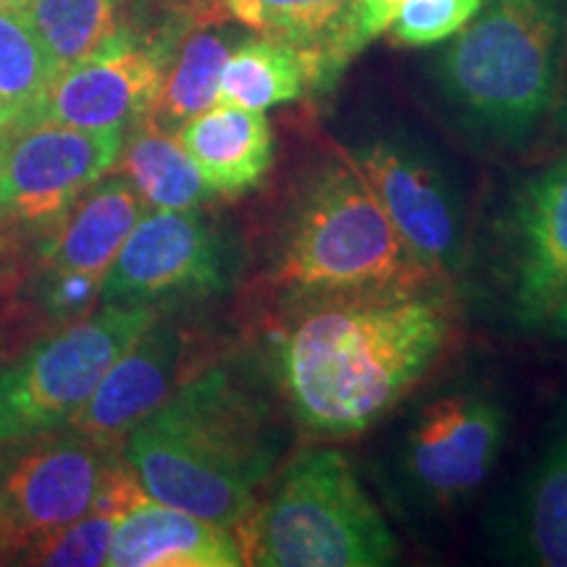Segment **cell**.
<instances>
[{
    "label": "cell",
    "mask_w": 567,
    "mask_h": 567,
    "mask_svg": "<svg viewBox=\"0 0 567 567\" xmlns=\"http://www.w3.org/2000/svg\"><path fill=\"white\" fill-rule=\"evenodd\" d=\"M446 284L287 305L271 334V368L297 425L321 439H350L400 405L457 331Z\"/></svg>",
    "instance_id": "cell-1"
},
{
    "label": "cell",
    "mask_w": 567,
    "mask_h": 567,
    "mask_svg": "<svg viewBox=\"0 0 567 567\" xmlns=\"http://www.w3.org/2000/svg\"><path fill=\"white\" fill-rule=\"evenodd\" d=\"M279 450L271 413L226 368L176 389L122 444L151 499L231 530L258 507Z\"/></svg>",
    "instance_id": "cell-2"
},
{
    "label": "cell",
    "mask_w": 567,
    "mask_h": 567,
    "mask_svg": "<svg viewBox=\"0 0 567 567\" xmlns=\"http://www.w3.org/2000/svg\"><path fill=\"white\" fill-rule=\"evenodd\" d=\"M567 0H486L431 61L457 126L488 145L530 140L563 95Z\"/></svg>",
    "instance_id": "cell-3"
},
{
    "label": "cell",
    "mask_w": 567,
    "mask_h": 567,
    "mask_svg": "<svg viewBox=\"0 0 567 567\" xmlns=\"http://www.w3.org/2000/svg\"><path fill=\"white\" fill-rule=\"evenodd\" d=\"M442 281L425 274L344 153L316 163L289 197L268 287L279 305Z\"/></svg>",
    "instance_id": "cell-4"
},
{
    "label": "cell",
    "mask_w": 567,
    "mask_h": 567,
    "mask_svg": "<svg viewBox=\"0 0 567 567\" xmlns=\"http://www.w3.org/2000/svg\"><path fill=\"white\" fill-rule=\"evenodd\" d=\"M234 534L245 565L381 567L396 557L392 528L350 460L323 446L289 460Z\"/></svg>",
    "instance_id": "cell-5"
},
{
    "label": "cell",
    "mask_w": 567,
    "mask_h": 567,
    "mask_svg": "<svg viewBox=\"0 0 567 567\" xmlns=\"http://www.w3.org/2000/svg\"><path fill=\"white\" fill-rule=\"evenodd\" d=\"M155 318L151 305H103L95 316L40 339L0 371V442L69 425Z\"/></svg>",
    "instance_id": "cell-6"
},
{
    "label": "cell",
    "mask_w": 567,
    "mask_h": 567,
    "mask_svg": "<svg viewBox=\"0 0 567 567\" xmlns=\"http://www.w3.org/2000/svg\"><path fill=\"white\" fill-rule=\"evenodd\" d=\"M113 455L74 429L0 442V563H21L90 513Z\"/></svg>",
    "instance_id": "cell-7"
},
{
    "label": "cell",
    "mask_w": 567,
    "mask_h": 567,
    "mask_svg": "<svg viewBox=\"0 0 567 567\" xmlns=\"http://www.w3.org/2000/svg\"><path fill=\"white\" fill-rule=\"evenodd\" d=\"M342 153L363 174L415 264L450 281L465 266L467 221L446 163L405 134L365 140Z\"/></svg>",
    "instance_id": "cell-8"
},
{
    "label": "cell",
    "mask_w": 567,
    "mask_h": 567,
    "mask_svg": "<svg viewBox=\"0 0 567 567\" xmlns=\"http://www.w3.org/2000/svg\"><path fill=\"white\" fill-rule=\"evenodd\" d=\"M507 408L476 389L431 400L396 452L405 494L429 509H457L481 492L507 439Z\"/></svg>",
    "instance_id": "cell-9"
},
{
    "label": "cell",
    "mask_w": 567,
    "mask_h": 567,
    "mask_svg": "<svg viewBox=\"0 0 567 567\" xmlns=\"http://www.w3.org/2000/svg\"><path fill=\"white\" fill-rule=\"evenodd\" d=\"M187 32L132 27L122 19L101 51L63 69L30 126L59 124L87 132H126L151 116L168 63Z\"/></svg>",
    "instance_id": "cell-10"
},
{
    "label": "cell",
    "mask_w": 567,
    "mask_h": 567,
    "mask_svg": "<svg viewBox=\"0 0 567 567\" xmlns=\"http://www.w3.org/2000/svg\"><path fill=\"white\" fill-rule=\"evenodd\" d=\"M234 274L226 237L200 208L145 210L101 287L103 305H153L221 292Z\"/></svg>",
    "instance_id": "cell-11"
},
{
    "label": "cell",
    "mask_w": 567,
    "mask_h": 567,
    "mask_svg": "<svg viewBox=\"0 0 567 567\" xmlns=\"http://www.w3.org/2000/svg\"><path fill=\"white\" fill-rule=\"evenodd\" d=\"M126 132L38 124L0 137V224L59 221L118 163Z\"/></svg>",
    "instance_id": "cell-12"
},
{
    "label": "cell",
    "mask_w": 567,
    "mask_h": 567,
    "mask_svg": "<svg viewBox=\"0 0 567 567\" xmlns=\"http://www.w3.org/2000/svg\"><path fill=\"white\" fill-rule=\"evenodd\" d=\"M507 279L517 321L526 326L547 323L567 297V153L513 197Z\"/></svg>",
    "instance_id": "cell-13"
},
{
    "label": "cell",
    "mask_w": 567,
    "mask_h": 567,
    "mask_svg": "<svg viewBox=\"0 0 567 567\" xmlns=\"http://www.w3.org/2000/svg\"><path fill=\"white\" fill-rule=\"evenodd\" d=\"M182 352V331L155 318L109 368L80 413L71 417L69 429L101 446L122 450L130 431L174 394Z\"/></svg>",
    "instance_id": "cell-14"
},
{
    "label": "cell",
    "mask_w": 567,
    "mask_h": 567,
    "mask_svg": "<svg viewBox=\"0 0 567 567\" xmlns=\"http://www.w3.org/2000/svg\"><path fill=\"white\" fill-rule=\"evenodd\" d=\"M109 565L239 567L245 565V551L231 528L145 496L116 523Z\"/></svg>",
    "instance_id": "cell-15"
},
{
    "label": "cell",
    "mask_w": 567,
    "mask_h": 567,
    "mask_svg": "<svg viewBox=\"0 0 567 567\" xmlns=\"http://www.w3.org/2000/svg\"><path fill=\"white\" fill-rule=\"evenodd\" d=\"M176 140L213 195L239 197L250 193L274 166V130L264 111L216 103L184 122Z\"/></svg>",
    "instance_id": "cell-16"
},
{
    "label": "cell",
    "mask_w": 567,
    "mask_h": 567,
    "mask_svg": "<svg viewBox=\"0 0 567 567\" xmlns=\"http://www.w3.org/2000/svg\"><path fill=\"white\" fill-rule=\"evenodd\" d=\"M321 90H329L323 51L268 34H245L224 63L218 103L266 113Z\"/></svg>",
    "instance_id": "cell-17"
},
{
    "label": "cell",
    "mask_w": 567,
    "mask_h": 567,
    "mask_svg": "<svg viewBox=\"0 0 567 567\" xmlns=\"http://www.w3.org/2000/svg\"><path fill=\"white\" fill-rule=\"evenodd\" d=\"M145 210V200L126 176L105 174L63 216V226L45 247L48 266L105 279Z\"/></svg>",
    "instance_id": "cell-18"
},
{
    "label": "cell",
    "mask_w": 567,
    "mask_h": 567,
    "mask_svg": "<svg viewBox=\"0 0 567 567\" xmlns=\"http://www.w3.org/2000/svg\"><path fill=\"white\" fill-rule=\"evenodd\" d=\"M502 538L515 563L567 567V421L517 488Z\"/></svg>",
    "instance_id": "cell-19"
},
{
    "label": "cell",
    "mask_w": 567,
    "mask_h": 567,
    "mask_svg": "<svg viewBox=\"0 0 567 567\" xmlns=\"http://www.w3.org/2000/svg\"><path fill=\"white\" fill-rule=\"evenodd\" d=\"M243 38L231 21H203L184 34L151 111L153 122L176 134L184 122L216 105L224 63Z\"/></svg>",
    "instance_id": "cell-20"
},
{
    "label": "cell",
    "mask_w": 567,
    "mask_h": 567,
    "mask_svg": "<svg viewBox=\"0 0 567 567\" xmlns=\"http://www.w3.org/2000/svg\"><path fill=\"white\" fill-rule=\"evenodd\" d=\"M118 161L151 210L200 208L216 197L176 134L163 130L151 116L126 130Z\"/></svg>",
    "instance_id": "cell-21"
},
{
    "label": "cell",
    "mask_w": 567,
    "mask_h": 567,
    "mask_svg": "<svg viewBox=\"0 0 567 567\" xmlns=\"http://www.w3.org/2000/svg\"><path fill=\"white\" fill-rule=\"evenodd\" d=\"M126 0H24L13 9L59 69L87 59L116 34Z\"/></svg>",
    "instance_id": "cell-22"
},
{
    "label": "cell",
    "mask_w": 567,
    "mask_h": 567,
    "mask_svg": "<svg viewBox=\"0 0 567 567\" xmlns=\"http://www.w3.org/2000/svg\"><path fill=\"white\" fill-rule=\"evenodd\" d=\"M210 21L329 51L352 0H197Z\"/></svg>",
    "instance_id": "cell-23"
},
{
    "label": "cell",
    "mask_w": 567,
    "mask_h": 567,
    "mask_svg": "<svg viewBox=\"0 0 567 567\" xmlns=\"http://www.w3.org/2000/svg\"><path fill=\"white\" fill-rule=\"evenodd\" d=\"M59 69L13 9H0V137L34 122Z\"/></svg>",
    "instance_id": "cell-24"
},
{
    "label": "cell",
    "mask_w": 567,
    "mask_h": 567,
    "mask_svg": "<svg viewBox=\"0 0 567 567\" xmlns=\"http://www.w3.org/2000/svg\"><path fill=\"white\" fill-rule=\"evenodd\" d=\"M118 515L90 509L59 534L34 547L21 559V565H51V567H97L109 565L111 542Z\"/></svg>",
    "instance_id": "cell-25"
},
{
    "label": "cell",
    "mask_w": 567,
    "mask_h": 567,
    "mask_svg": "<svg viewBox=\"0 0 567 567\" xmlns=\"http://www.w3.org/2000/svg\"><path fill=\"white\" fill-rule=\"evenodd\" d=\"M486 0H410L389 34L402 48H434L463 30Z\"/></svg>",
    "instance_id": "cell-26"
},
{
    "label": "cell",
    "mask_w": 567,
    "mask_h": 567,
    "mask_svg": "<svg viewBox=\"0 0 567 567\" xmlns=\"http://www.w3.org/2000/svg\"><path fill=\"white\" fill-rule=\"evenodd\" d=\"M410 0H352L344 13L342 27L326 51V76L329 87L339 80L347 63L358 59L375 38L389 32L396 13L405 9Z\"/></svg>",
    "instance_id": "cell-27"
},
{
    "label": "cell",
    "mask_w": 567,
    "mask_h": 567,
    "mask_svg": "<svg viewBox=\"0 0 567 567\" xmlns=\"http://www.w3.org/2000/svg\"><path fill=\"white\" fill-rule=\"evenodd\" d=\"M45 287V308L55 318H80L95 302H101V276L80 271H55Z\"/></svg>",
    "instance_id": "cell-28"
},
{
    "label": "cell",
    "mask_w": 567,
    "mask_h": 567,
    "mask_svg": "<svg viewBox=\"0 0 567 567\" xmlns=\"http://www.w3.org/2000/svg\"><path fill=\"white\" fill-rule=\"evenodd\" d=\"M547 323L551 326V331H555V337H559L563 342H567V297L557 305V310L549 316Z\"/></svg>",
    "instance_id": "cell-29"
},
{
    "label": "cell",
    "mask_w": 567,
    "mask_h": 567,
    "mask_svg": "<svg viewBox=\"0 0 567 567\" xmlns=\"http://www.w3.org/2000/svg\"><path fill=\"white\" fill-rule=\"evenodd\" d=\"M24 0H0V9H19Z\"/></svg>",
    "instance_id": "cell-30"
},
{
    "label": "cell",
    "mask_w": 567,
    "mask_h": 567,
    "mask_svg": "<svg viewBox=\"0 0 567 567\" xmlns=\"http://www.w3.org/2000/svg\"><path fill=\"white\" fill-rule=\"evenodd\" d=\"M565 116H567V87H565Z\"/></svg>",
    "instance_id": "cell-31"
}]
</instances>
